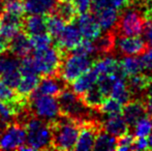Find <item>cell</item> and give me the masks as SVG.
Returning a JSON list of instances; mask_svg holds the SVG:
<instances>
[{
    "label": "cell",
    "instance_id": "cell-41",
    "mask_svg": "<svg viewBox=\"0 0 152 151\" xmlns=\"http://www.w3.org/2000/svg\"><path fill=\"white\" fill-rule=\"evenodd\" d=\"M141 33H143V40L146 44L147 48H152V19L145 20Z\"/></svg>",
    "mask_w": 152,
    "mask_h": 151
},
{
    "label": "cell",
    "instance_id": "cell-18",
    "mask_svg": "<svg viewBox=\"0 0 152 151\" xmlns=\"http://www.w3.org/2000/svg\"><path fill=\"white\" fill-rule=\"evenodd\" d=\"M99 24L102 31H112L115 29L119 19V9L113 7H102L92 12Z\"/></svg>",
    "mask_w": 152,
    "mask_h": 151
},
{
    "label": "cell",
    "instance_id": "cell-37",
    "mask_svg": "<svg viewBox=\"0 0 152 151\" xmlns=\"http://www.w3.org/2000/svg\"><path fill=\"white\" fill-rule=\"evenodd\" d=\"M30 42L32 49L34 50H42L52 44L53 37L48 32H42L30 36Z\"/></svg>",
    "mask_w": 152,
    "mask_h": 151
},
{
    "label": "cell",
    "instance_id": "cell-31",
    "mask_svg": "<svg viewBox=\"0 0 152 151\" xmlns=\"http://www.w3.org/2000/svg\"><path fill=\"white\" fill-rule=\"evenodd\" d=\"M117 145V139L106 131H99L94 142V150L98 151H111L115 150Z\"/></svg>",
    "mask_w": 152,
    "mask_h": 151
},
{
    "label": "cell",
    "instance_id": "cell-10",
    "mask_svg": "<svg viewBox=\"0 0 152 151\" xmlns=\"http://www.w3.org/2000/svg\"><path fill=\"white\" fill-rule=\"evenodd\" d=\"M56 47L61 51L62 53L66 54L76 49L78 44L82 42L83 36L79 30L76 23L69 22L66 23L63 30L60 32L56 38Z\"/></svg>",
    "mask_w": 152,
    "mask_h": 151
},
{
    "label": "cell",
    "instance_id": "cell-32",
    "mask_svg": "<svg viewBox=\"0 0 152 151\" xmlns=\"http://www.w3.org/2000/svg\"><path fill=\"white\" fill-rule=\"evenodd\" d=\"M66 23L57 14H50L46 16V27L47 32L53 38H56L63 30Z\"/></svg>",
    "mask_w": 152,
    "mask_h": 151
},
{
    "label": "cell",
    "instance_id": "cell-29",
    "mask_svg": "<svg viewBox=\"0 0 152 151\" xmlns=\"http://www.w3.org/2000/svg\"><path fill=\"white\" fill-rule=\"evenodd\" d=\"M55 14H57L65 23L74 22L78 16V10L72 1H63L58 0L55 7Z\"/></svg>",
    "mask_w": 152,
    "mask_h": 151
},
{
    "label": "cell",
    "instance_id": "cell-43",
    "mask_svg": "<svg viewBox=\"0 0 152 151\" xmlns=\"http://www.w3.org/2000/svg\"><path fill=\"white\" fill-rule=\"evenodd\" d=\"M93 1L94 0H72L77 10H78V14L89 12Z\"/></svg>",
    "mask_w": 152,
    "mask_h": 151
},
{
    "label": "cell",
    "instance_id": "cell-5",
    "mask_svg": "<svg viewBox=\"0 0 152 151\" xmlns=\"http://www.w3.org/2000/svg\"><path fill=\"white\" fill-rule=\"evenodd\" d=\"M64 53L57 47H48L42 50H35L32 55V61L39 76H54L58 73Z\"/></svg>",
    "mask_w": 152,
    "mask_h": 151
},
{
    "label": "cell",
    "instance_id": "cell-7",
    "mask_svg": "<svg viewBox=\"0 0 152 151\" xmlns=\"http://www.w3.org/2000/svg\"><path fill=\"white\" fill-rule=\"evenodd\" d=\"M120 12L115 30L119 35H139L141 34L145 16L136 8H127Z\"/></svg>",
    "mask_w": 152,
    "mask_h": 151
},
{
    "label": "cell",
    "instance_id": "cell-6",
    "mask_svg": "<svg viewBox=\"0 0 152 151\" xmlns=\"http://www.w3.org/2000/svg\"><path fill=\"white\" fill-rule=\"evenodd\" d=\"M29 97L30 109L35 117L47 122H54L61 116L58 101L55 96L32 92Z\"/></svg>",
    "mask_w": 152,
    "mask_h": 151
},
{
    "label": "cell",
    "instance_id": "cell-1",
    "mask_svg": "<svg viewBox=\"0 0 152 151\" xmlns=\"http://www.w3.org/2000/svg\"><path fill=\"white\" fill-rule=\"evenodd\" d=\"M25 144L19 150H44L52 148V126L37 117L29 118L25 125Z\"/></svg>",
    "mask_w": 152,
    "mask_h": 151
},
{
    "label": "cell",
    "instance_id": "cell-3",
    "mask_svg": "<svg viewBox=\"0 0 152 151\" xmlns=\"http://www.w3.org/2000/svg\"><path fill=\"white\" fill-rule=\"evenodd\" d=\"M93 62L91 56L72 51L70 54H64L57 75L65 83H72L78 77L89 71Z\"/></svg>",
    "mask_w": 152,
    "mask_h": 151
},
{
    "label": "cell",
    "instance_id": "cell-47",
    "mask_svg": "<svg viewBox=\"0 0 152 151\" xmlns=\"http://www.w3.org/2000/svg\"><path fill=\"white\" fill-rule=\"evenodd\" d=\"M63 1H72V0H63Z\"/></svg>",
    "mask_w": 152,
    "mask_h": 151
},
{
    "label": "cell",
    "instance_id": "cell-36",
    "mask_svg": "<svg viewBox=\"0 0 152 151\" xmlns=\"http://www.w3.org/2000/svg\"><path fill=\"white\" fill-rule=\"evenodd\" d=\"M122 107L123 105L119 103L118 101H116L113 97H104V101L102 103L100 107L98 108L100 112L102 114L106 115H110V114H117V113H121L122 111Z\"/></svg>",
    "mask_w": 152,
    "mask_h": 151
},
{
    "label": "cell",
    "instance_id": "cell-33",
    "mask_svg": "<svg viewBox=\"0 0 152 151\" xmlns=\"http://www.w3.org/2000/svg\"><path fill=\"white\" fill-rule=\"evenodd\" d=\"M134 2V0H94L91 4L92 12L102 7H113L116 9H123L128 7Z\"/></svg>",
    "mask_w": 152,
    "mask_h": 151
},
{
    "label": "cell",
    "instance_id": "cell-26",
    "mask_svg": "<svg viewBox=\"0 0 152 151\" xmlns=\"http://www.w3.org/2000/svg\"><path fill=\"white\" fill-rule=\"evenodd\" d=\"M110 96L118 101L122 105H125L126 103L132 99V94L127 88V85L125 82V78L123 77H117L114 81L111 88Z\"/></svg>",
    "mask_w": 152,
    "mask_h": 151
},
{
    "label": "cell",
    "instance_id": "cell-40",
    "mask_svg": "<svg viewBox=\"0 0 152 151\" xmlns=\"http://www.w3.org/2000/svg\"><path fill=\"white\" fill-rule=\"evenodd\" d=\"M18 97L20 96L14 92V89L10 88L0 79V101H12Z\"/></svg>",
    "mask_w": 152,
    "mask_h": 151
},
{
    "label": "cell",
    "instance_id": "cell-14",
    "mask_svg": "<svg viewBox=\"0 0 152 151\" xmlns=\"http://www.w3.org/2000/svg\"><path fill=\"white\" fill-rule=\"evenodd\" d=\"M23 18L3 12L0 15V39L10 44V39L22 29Z\"/></svg>",
    "mask_w": 152,
    "mask_h": 151
},
{
    "label": "cell",
    "instance_id": "cell-45",
    "mask_svg": "<svg viewBox=\"0 0 152 151\" xmlns=\"http://www.w3.org/2000/svg\"><path fill=\"white\" fill-rule=\"evenodd\" d=\"M148 145H149V149H152V131L151 133L148 136Z\"/></svg>",
    "mask_w": 152,
    "mask_h": 151
},
{
    "label": "cell",
    "instance_id": "cell-21",
    "mask_svg": "<svg viewBox=\"0 0 152 151\" xmlns=\"http://www.w3.org/2000/svg\"><path fill=\"white\" fill-rule=\"evenodd\" d=\"M58 0H25V12L29 15L47 16L55 10Z\"/></svg>",
    "mask_w": 152,
    "mask_h": 151
},
{
    "label": "cell",
    "instance_id": "cell-39",
    "mask_svg": "<svg viewBox=\"0 0 152 151\" xmlns=\"http://www.w3.org/2000/svg\"><path fill=\"white\" fill-rule=\"evenodd\" d=\"M119 139L117 140V145L115 150L118 151H125V150H130L132 147V143H134V136L132 133H129L127 131L126 133L118 137Z\"/></svg>",
    "mask_w": 152,
    "mask_h": 151
},
{
    "label": "cell",
    "instance_id": "cell-16",
    "mask_svg": "<svg viewBox=\"0 0 152 151\" xmlns=\"http://www.w3.org/2000/svg\"><path fill=\"white\" fill-rule=\"evenodd\" d=\"M65 84L60 77L56 76H46L39 80L36 89L33 91L38 94L50 95V96H57L59 93L65 88Z\"/></svg>",
    "mask_w": 152,
    "mask_h": 151
},
{
    "label": "cell",
    "instance_id": "cell-13",
    "mask_svg": "<svg viewBox=\"0 0 152 151\" xmlns=\"http://www.w3.org/2000/svg\"><path fill=\"white\" fill-rule=\"evenodd\" d=\"M75 20H76V25L85 39L94 40L102 34V28L93 12H86L79 14V16H77Z\"/></svg>",
    "mask_w": 152,
    "mask_h": 151
},
{
    "label": "cell",
    "instance_id": "cell-46",
    "mask_svg": "<svg viewBox=\"0 0 152 151\" xmlns=\"http://www.w3.org/2000/svg\"><path fill=\"white\" fill-rule=\"evenodd\" d=\"M6 125H7V124H3V123H1V122H0V131H1L2 129H3L4 127L6 126Z\"/></svg>",
    "mask_w": 152,
    "mask_h": 151
},
{
    "label": "cell",
    "instance_id": "cell-23",
    "mask_svg": "<svg viewBox=\"0 0 152 151\" xmlns=\"http://www.w3.org/2000/svg\"><path fill=\"white\" fill-rule=\"evenodd\" d=\"M22 28L24 32L29 36L47 32L46 27V16L40 15H29L22 22Z\"/></svg>",
    "mask_w": 152,
    "mask_h": 151
},
{
    "label": "cell",
    "instance_id": "cell-22",
    "mask_svg": "<svg viewBox=\"0 0 152 151\" xmlns=\"http://www.w3.org/2000/svg\"><path fill=\"white\" fill-rule=\"evenodd\" d=\"M98 77H99L98 74L91 67L89 71H87L86 73H84L83 75L78 77L75 81H72V90L81 96L85 91H87L93 85L96 84Z\"/></svg>",
    "mask_w": 152,
    "mask_h": 151
},
{
    "label": "cell",
    "instance_id": "cell-2",
    "mask_svg": "<svg viewBox=\"0 0 152 151\" xmlns=\"http://www.w3.org/2000/svg\"><path fill=\"white\" fill-rule=\"evenodd\" d=\"M81 123L62 116L52 122V148L57 150L75 149Z\"/></svg>",
    "mask_w": 152,
    "mask_h": 151
},
{
    "label": "cell",
    "instance_id": "cell-19",
    "mask_svg": "<svg viewBox=\"0 0 152 151\" xmlns=\"http://www.w3.org/2000/svg\"><path fill=\"white\" fill-rule=\"evenodd\" d=\"M102 127L104 131L113 135L114 137H120L128 131V125L121 113L107 115Z\"/></svg>",
    "mask_w": 152,
    "mask_h": 151
},
{
    "label": "cell",
    "instance_id": "cell-28",
    "mask_svg": "<svg viewBox=\"0 0 152 151\" xmlns=\"http://www.w3.org/2000/svg\"><path fill=\"white\" fill-rule=\"evenodd\" d=\"M106 34L99 35L93 40L95 51L97 54L107 55L111 53L115 48V33L114 31H106Z\"/></svg>",
    "mask_w": 152,
    "mask_h": 151
},
{
    "label": "cell",
    "instance_id": "cell-42",
    "mask_svg": "<svg viewBox=\"0 0 152 151\" xmlns=\"http://www.w3.org/2000/svg\"><path fill=\"white\" fill-rule=\"evenodd\" d=\"M142 56H141V61H142V64L144 69L148 71H152V48L148 49V50H145L142 53Z\"/></svg>",
    "mask_w": 152,
    "mask_h": 151
},
{
    "label": "cell",
    "instance_id": "cell-4",
    "mask_svg": "<svg viewBox=\"0 0 152 151\" xmlns=\"http://www.w3.org/2000/svg\"><path fill=\"white\" fill-rule=\"evenodd\" d=\"M57 96L60 114L62 116L72 118L80 123L88 120L89 110L92 109L83 103V101L80 98V95L75 93L70 89L64 88Z\"/></svg>",
    "mask_w": 152,
    "mask_h": 151
},
{
    "label": "cell",
    "instance_id": "cell-25",
    "mask_svg": "<svg viewBox=\"0 0 152 151\" xmlns=\"http://www.w3.org/2000/svg\"><path fill=\"white\" fill-rule=\"evenodd\" d=\"M119 69L124 78L141 74L144 71L141 58L136 56H125L119 61Z\"/></svg>",
    "mask_w": 152,
    "mask_h": 151
},
{
    "label": "cell",
    "instance_id": "cell-30",
    "mask_svg": "<svg viewBox=\"0 0 152 151\" xmlns=\"http://www.w3.org/2000/svg\"><path fill=\"white\" fill-rule=\"evenodd\" d=\"M81 96H82L81 99L83 101V103L92 110L98 109L100 107V105H102V103L104 101V97H107L102 94V91L96 86V84L93 85L87 91H85Z\"/></svg>",
    "mask_w": 152,
    "mask_h": 151
},
{
    "label": "cell",
    "instance_id": "cell-8",
    "mask_svg": "<svg viewBox=\"0 0 152 151\" xmlns=\"http://www.w3.org/2000/svg\"><path fill=\"white\" fill-rule=\"evenodd\" d=\"M0 79L10 88L16 89L21 79L20 60L6 52L0 54Z\"/></svg>",
    "mask_w": 152,
    "mask_h": 151
},
{
    "label": "cell",
    "instance_id": "cell-15",
    "mask_svg": "<svg viewBox=\"0 0 152 151\" xmlns=\"http://www.w3.org/2000/svg\"><path fill=\"white\" fill-rule=\"evenodd\" d=\"M123 106L124 107H122L121 114L128 126H134L139 119L147 115L146 106L142 99L134 98L132 101L130 99Z\"/></svg>",
    "mask_w": 152,
    "mask_h": 151
},
{
    "label": "cell",
    "instance_id": "cell-17",
    "mask_svg": "<svg viewBox=\"0 0 152 151\" xmlns=\"http://www.w3.org/2000/svg\"><path fill=\"white\" fill-rule=\"evenodd\" d=\"M7 51H10V54L18 57V58L29 56V54L32 51V46L29 35L26 34L24 31L18 32L10 39V44H8Z\"/></svg>",
    "mask_w": 152,
    "mask_h": 151
},
{
    "label": "cell",
    "instance_id": "cell-24",
    "mask_svg": "<svg viewBox=\"0 0 152 151\" xmlns=\"http://www.w3.org/2000/svg\"><path fill=\"white\" fill-rule=\"evenodd\" d=\"M91 67L98 74V76L121 73L119 69V61H117L112 56H104L102 58L93 62Z\"/></svg>",
    "mask_w": 152,
    "mask_h": 151
},
{
    "label": "cell",
    "instance_id": "cell-38",
    "mask_svg": "<svg viewBox=\"0 0 152 151\" xmlns=\"http://www.w3.org/2000/svg\"><path fill=\"white\" fill-rule=\"evenodd\" d=\"M72 52V51H70ZM72 52L79 53V54H83V55H87V56H92L93 54H95V46H94L93 40H89V39H82V42L78 44L76 49L72 50Z\"/></svg>",
    "mask_w": 152,
    "mask_h": 151
},
{
    "label": "cell",
    "instance_id": "cell-9",
    "mask_svg": "<svg viewBox=\"0 0 152 151\" xmlns=\"http://www.w3.org/2000/svg\"><path fill=\"white\" fill-rule=\"evenodd\" d=\"M25 127L21 124L10 122L0 131V149L19 150L25 144Z\"/></svg>",
    "mask_w": 152,
    "mask_h": 151
},
{
    "label": "cell",
    "instance_id": "cell-27",
    "mask_svg": "<svg viewBox=\"0 0 152 151\" xmlns=\"http://www.w3.org/2000/svg\"><path fill=\"white\" fill-rule=\"evenodd\" d=\"M149 83H150V77L143 75L141 73L138 75L128 77V81L126 82V85H127V88L132 96H138V95L144 94Z\"/></svg>",
    "mask_w": 152,
    "mask_h": 151
},
{
    "label": "cell",
    "instance_id": "cell-35",
    "mask_svg": "<svg viewBox=\"0 0 152 151\" xmlns=\"http://www.w3.org/2000/svg\"><path fill=\"white\" fill-rule=\"evenodd\" d=\"M152 131V117L144 116L139 119L134 125V137H148Z\"/></svg>",
    "mask_w": 152,
    "mask_h": 151
},
{
    "label": "cell",
    "instance_id": "cell-11",
    "mask_svg": "<svg viewBox=\"0 0 152 151\" xmlns=\"http://www.w3.org/2000/svg\"><path fill=\"white\" fill-rule=\"evenodd\" d=\"M99 131V125L94 120H86L82 122L80 125L75 149L79 151L93 150L94 142Z\"/></svg>",
    "mask_w": 152,
    "mask_h": 151
},
{
    "label": "cell",
    "instance_id": "cell-44",
    "mask_svg": "<svg viewBox=\"0 0 152 151\" xmlns=\"http://www.w3.org/2000/svg\"><path fill=\"white\" fill-rule=\"evenodd\" d=\"M132 149V150H146V149H149L148 139H146V137H137V139L134 140Z\"/></svg>",
    "mask_w": 152,
    "mask_h": 151
},
{
    "label": "cell",
    "instance_id": "cell-12",
    "mask_svg": "<svg viewBox=\"0 0 152 151\" xmlns=\"http://www.w3.org/2000/svg\"><path fill=\"white\" fill-rule=\"evenodd\" d=\"M115 47L123 56H137L144 52L147 46L143 38L138 35H120L115 36Z\"/></svg>",
    "mask_w": 152,
    "mask_h": 151
},
{
    "label": "cell",
    "instance_id": "cell-20",
    "mask_svg": "<svg viewBox=\"0 0 152 151\" xmlns=\"http://www.w3.org/2000/svg\"><path fill=\"white\" fill-rule=\"evenodd\" d=\"M39 75L37 73H26L21 74V79L17 86V94L22 98L27 99L31 93L36 89L39 82Z\"/></svg>",
    "mask_w": 152,
    "mask_h": 151
},
{
    "label": "cell",
    "instance_id": "cell-34",
    "mask_svg": "<svg viewBox=\"0 0 152 151\" xmlns=\"http://www.w3.org/2000/svg\"><path fill=\"white\" fill-rule=\"evenodd\" d=\"M2 12L20 18H23L26 12L24 2L22 0H5L2 4Z\"/></svg>",
    "mask_w": 152,
    "mask_h": 151
}]
</instances>
